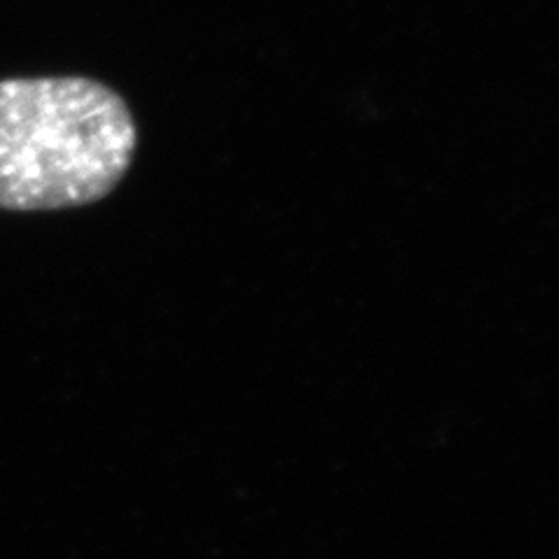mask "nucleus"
I'll list each match as a JSON object with an SVG mask.
<instances>
[{
    "label": "nucleus",
    "instance_id": "nucleus-1",
    "mask_svg": "<svg viewBox=\"0 0 559 559\" xmlns=\"http://www.w3.org/2000/svg\"><path fill=\"white\" fill-rule=\"evenodd\" d=\"M138 147L129 105L90 78L0 82V210L90 205L124 180Z\"/></svg>",
    "mask_w": 559,
    "mask_h": 559
}]
</instances>
